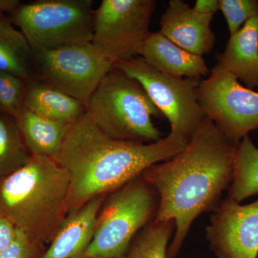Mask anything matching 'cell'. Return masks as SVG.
Listing matches in <instances>:
<instances>
[{
    "label": "cell",
    "instance_id": "cell-17",
    "mask_svg": "<svg viewBox=\"0 0 258 258\" xmlns=\"http://www.w3.org/2000/svg\"><path fill=\"white\" fill-rule=\"evenodd\" d=\"M24 107L50 119L73 124L86 113V107L63 91L46 83L27 87Z\"/></svg>",
    "mask_w": 258,
    "mask_h": 258
},
{
    "label": "cell",
    "instance_id": "cell-21",
    "mask_svg": "<svg viewBox=\"0 0 258 258\" xmlns=\"http://www.w3.org/2000/svg\"><path fill=\"white\" fill-rule=\"evenodd\" d=\"M27 87L24 80L0 71V110L16 118L24 108Z\"/></svg>",
    "mask_w": 258,
    "mask_h": 258
},
{
    "label": "cell",
    "instance_id": "cell-6",
    "mask_svg": "<svg viewBox=\"0 0 258 258\" xmlns=\"http://www.w3.org/2000/svg\"><path fill=\"white\" fill-rule=\"evenodd\" d=\"M94 13L91 0H40L19 5L13 22L35 54L92 42Z\"/></svg>",
    "mask_w": 258,
    "mask_h": 258
},
{
    "label": "cell",
    "instance_id": "cell-4",
    "mask_svg": "<svg viewBox=\"0 0 258 258\" xmlns=\"http://www.w3.org/2000/svg\"><path fill=\"white\" fill-rule=\"evenodd\" d=\"M86 113L110 138L150 144L163 138L153 117L164 116L138 81L112 68L93 93Z\"/></svg>",
    "mask_w": 258,
    "mask_h": 258
},
{
    "label": "cell",
    "instance_id": "cell-27",
    "mask_svg": "<svg viewBox=\"0 0 258 258\" xmlns=\"http://www.w3.org/2000/svg\"><path fill=\"white\" fill-rule=\"evenodd\" d=\"M193 9L202 15H215L220 10L219 0H198Z\"/></svg>",
    "mask_w": 258,
    "mask_h": 258
},
{
    "label": "cell",
    "instance_id": "cell-2",
    "mask_svg": "<svg viewBox=\"0 0 258 258\" xmlns=\"http://www.w3.org/2000/svg\"><path fill=\"white\" fill-rule=\"evenodd\" d=\"M186 139L169 133L154 143L110 138L87 113L70 126L55 159L70 178L69 212L119 189L157 163L184 150Z\"/></svg>",
    "mask_w": 258,
    "mask_h": 258
},
{
    "label": "cell",
    "instance_id": "cell-18",
    "mask_svg": "<svg viewBox=\"0 0 258 258\" xmlns=\"http://www.w3.org/2000/svg\"><path fill=\"white\" fill-rule=\"evenodd\" d=\"M258 195V148L247 136L236 147L228 199L240 203Z\"/></svg>",
    "mask_w": 258,
    "mask_h": 258
},
{
    "label": "cell",
    "instance_id": "cell-24",
    "mask_svg": "<svg viewBox=\"0 0 258 258\" xmlns=\"http://www.w3.org/2000/svg\"><path fill=\"white\" fill-rule=\"evenodd\" d=\"M45 251L44 244L17 230L14 240L0 258H40Z\"/></svg>",
    "mask_w": 258,
    "mask_h": 258
},
{
    "label": "cell",
    "instance_id": "cell-7",
    "mask_svg": "<svg viewBox=\"0 0 258 258\" xmlns=\"http://www.w3.org/2000/svg\"><path fill=\"white\" fill-rule=\"evenodd\" d=\"M140 83L158 109L170 123V133L187 140L206 118L199 104L200 81L159 72L141 56L113 64Z\"/></svg>",
    "mask_w": 258,
    "mask_h": 258
},
{
    "label": "cell",
    "instance_id": "cell-8",
    "mask_svg": "<svg viewBox=\"0 0 258 258\" xmlns=\"http://www.w3.org/2000/svg\"><path fill=\"white\" fill-rule=\"evenodd\" d=\"M154 0H103L95 10L91 43L112 64L142 55Z\"/></svg>",
    "mask_w": 258,
    "mask_h": 258
},
{
    "label": "cell",
    "instance_id": "cell-15",
    "mask_svg": "<svg viewBox=\"0 0 258 258\" xmlns=\"http://www.w3.org/2000/svg\"><path fill=\"white\" fill-rule=\"evenodd\" d=\"M215 57L218 66L233 74L247 88H258V16L231 35L224 52Z\"/></svg>",
    "mask_w": 258,
    "mask_h": 258
},
{
    "label": "cell",
    "instance_id": "cell-28",
    "mask_svg": "<svg viewBox=\"0 0 258 258\" xmlns=\"http://www.w3.org/2000/svg\"><path fill=\"white\" fill-rule=\"evenodd\" d=\"M79 258H96V257H88V256H83V257H81Z\"/></svg>",
    "mask_w": 258,
    "mask_h": 258
},
{
    "label": "cell",
    "instance_id": "cell-29",
    "mask_svg": "<svg viewBox=\"0 0 258 258\" xmlns=\"http://www.w3.org/2000/svg\"><path fill=\"white\" fill-rule=\"evenodd\" d=\"M123 258H124V257H123Z\"/></svg>",
    "mask_w": 258,
    "mask_h": 258
},
{
    "label": "cell",
    "instance_id": "cell-5",
    "mask_svg": "<svg viewBox=\"0 0 258 258\" xmlns=\"http://www.w3.org/2000/svg\"><path fill=\"white\" fill-rule=\"evenodd\" d=\"M111 193L102 206L85 256L124 257L137 233L156 216L159 197L142 175Z\"/></svg>",
    "mask_w": 258,
    "mask_h": 258
},
{
    "label": "cell",
    "instance_id": "cell-3",
    "mask_svg": "<svg viewBox=\"0 0 258 258\" xmlns=\"http://www.w3.org/2000/svg\"><path fill=\"white\" fill-rule=\"evenodd\" d=\"M70 178L52 158L31 156L0 178V216L42 244L50 243L69 215Z\"/></svg>",
    "mask_w": 258,
    "mask_h": 258
},
{
    "label": "cell",
    "instance_id": "cell-10",
    "mask_svg": "<svg viewBox=\"0 0 258 258\" xmlns=\"http://www.w3.org/2000/svg\"><path fill=\"white\" fill-rule=\"evenodd\" d=\"M34 55L45 83L76 98L86 108L113 68L91 42L64 45Z\"/></svg>",
    "mask_w": 258,
    "mask_h": 258
},
{
    "label": "cell",
    "instance_id": "cell-11",
    "mask_svg": "<svg viewBox=\"0 0 258 258\" xmlns=\"http://www.w3.org/2000/svg\"><path fill=\"white\" fill-rule=\"evenodd\" d=\"M207 238L217 258H257L258 200L242 205L226 199L210 219Z\"/></svg>",
    "mask_w": 258,
    "mask_h": 258
},
{
    "label": "cell",
    "instance_id": "cell-14",
    "mask_svg": "<svg viewBox=\"0 0 258 258\" xmlns=\"http://www.w3.org/2000/svg\"><path fill=\"white\" fill-rule=\"evenodd\" d=\"M141 57L159 72L174 77L199 80L210 73L203 56L184 50L160 31L149 34Z\"/></svg>",
    "mask_w": 258,
    "mask_h": 258
},
{
    "label": "cell",
    "instance_id": "cell-13",
    "mask_svg": "<svg viewBox=\"0 0 258 258\" xmlns=\"http://www.w3.org/2000/svg\"><path fill=\"white\" fill-rule=\"evenodd\" d=\"M106 196L97 197L81 208L70 212L40 258L84 256L94 235L98 215Z\"/></svg>",
    "mask_w": 258,
    "mask_h": 258
},
{
    "label": "cell",
    "instance_id": "cell-25",
    "mask_svg": "<svg viewBox=\"0 0 258 258\" xmlns=\"http://www.w3.org/2000/svg\"><path fill=\"white\" fill-rule=\"evenodd\" d=\"M25 56L0 39V71L15 75L20 79L28 78Z\"/></svg>",
    "mask_w": 258,
    "mask_h": 258
},
{
    "label": "cell",
    "instance_id": "cell-9",
    "mask_svg": "<svg viewBox=\"0 0 258 258\" xmlns=\"http://www.w3.org/2000/svg\"><path fill=\"white\" fill-rule=\"evenodd\" d=\"M199 104L228 140L237 145L258 129V92L244 87L233 74L217 64L200 81Z\"/></svg>",
    "mask_w": 258,
    "mask_h": 258
},
{
    "label": "cell",
    "instance_id": "cell-26",
    "mask_svg": "<svg viewBox=\"0 0 258 258\" xmlns=\"http://www.w3.org/2000/svg\"><path fill=\"white\" fill-rule=\"evenodd\" d=\"M16 232L15 226L5 217L0 216V255L14 240Z\"/></svg>",
    "mask_w": 258,
    "mask_h": 258
},
{
    "label": "cell",
    "instance_id": "cell-19",
    "mask_svg": "<svg viewBox=\"0 0 258 258\" xmlns=\"http://www.w3.org/2000/svg\"><path fill=\"white\" fill-rule=\"evenodd\" d=\"M17 124L10 115L0 114V178L9 175L31 157Z\"/></svg>",
    "mask_w": 258,
    "mask_h": 258
},
{
    "label": "cell",
    "instance_id": "cell-1",
    "mask_svg": "<svg viewBox=\"0 0 258 258\" xmlns=\"http://www.w3.org/2000/svg\"><path fill=\"white\" fill-rule=\"evenodd\" d=\"M236 147L206 117L184 150L142 173L159 197L154 220L175 226L167 258L177 255L194 220L218 206L232 181Z\"/></svg>",
    "mask_w": 258,
    "mask_h": 258
},
{
    "label": "cell",
    "instance_id": "cell-22",
    "mask_svg": "<svg viewBox=\"0 0 258 258\" xmlns=\"http://www.w3.org/2000/svg\"><path fill=\"white\" fill-rule=\"evenodd\" d=\"M230 35H234L248 20L258 16L257 0H219Z\"/></svg>",
    "mask_w": 258,
    "mask_h": 258
},
{
    "label": "cell",
    "instance_id": "cell-20",
    "mask_svg": "<svg viewBox=\"0 0 258 258\" xmlns=\"http://www.w3.org/2000/svg\"><path fill=\"white\" fill-rule=\"evenodd\" d=\"M174 227L172 222H151L136 236L124 258H167L168 242Z\"/></svg>",
    "mask_w": 258,
    "mask_h": 258
},
{
    "label": "cell",
    "instance_id": "cell-16",
    "mask_svg": "<svg viewBox=\"0 0 258 258\" xmlns=\"http://www.w3.org/2000/svg\"><path fill=\"white\" fill-rule=\"evenodd\" d=\"M15 120L30 154L52 159L60 152L72 125L45 118L25 107Z\"/></svg>",
    "mask_w": 258,
    "mask_h": 258
},
{
    "label": "cell",
    "instance_id": "cell-12",
    "mask_svg": "<svg viewBox=\"0 0 258 258\" xmlns=\"http://www.w3.org/2000/svg\"><path fill=\"white\" fill-rule=\"evenodd\" d=\"M213 17L197 13L181 0H171L159 22L160 32L184 50L203 56L215 46Z\"/></svg>",
    "mask_w": 258,
    "mask_h": 258
},
{
    "label": "cell",
    "instance_id": "cell-23",
    "mask_svg": "<svg viewBox=\"0 0 258 258\" xmlns=\"http://www.w3.org/2000/svg\"><path fill=\"white\" fill-rule=\"evenodd\" d=\"M19 5L20 2L18 0H0V39L27 57L32 51L26 39L3 16L4 13H13Z\"/></svg>",
    "mask_w": 258,
    "mask_h": 258
}]
</instances>
